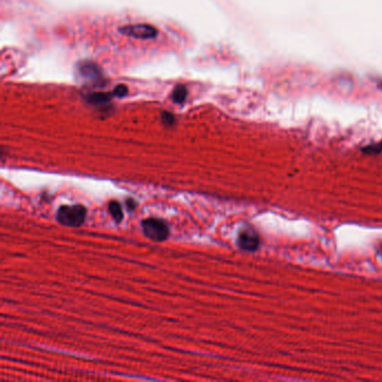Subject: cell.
<instances>
[{
  "label": "cell",
  "instance_id": "9",
  "mask_svg": "<svg viewBox=\"0 0 382 382\" xmlns=\"http://www.w3.org/2000/svg\"><path fill=\"white\" fill-rule=\"evenodd\" d=\"M381 150H382V143L381 142L376 143V145H370V146H368V147H365L362 149V151H365L366 154H369V155L379 154Z\"/></svg>",
  "mask_w": 382,
  "mask_h": 382
},
{
  "label": "cell",
  "instance_id": "4",
  "mask_svg": "<svg viewBox=\"0 0 382 382\" xmlns=\"http://www.w3.org/2000/svg\"><path fill=\"white\" fill-rule=\"evenodd\" d=\"M238 246L247 251H255L260 246V238L253 229H246L238 237Z\"/></svg>",
  "mask_w": 382,
  "mask_h": 382
},
{
  "label": "cell",
  "instance_id": "2",
  "mask_svg": "<svg viewBox=\"0 0 382 382\" xmlns=\"http://www.w3.org/2000/svg\"><path fill=\"white\" fill-rule=\"evenodd\" d=\"M141 226L145 236L152 241H164L169 236V228L164 220L149 218L143 220Z\"/></svg>",
  "mask_w": 382,
  "mask_h": 382
},
{
  "label": "cell",
  "instance_id": "5",
  "mask_svg": "<svg viewBox=\"0 0 382 382\" xmlns=\"http://www.w3.org/2000/svg\"><path fill=\"white\" fill-rule=\"evenodd\" d=\"M112 96H115L114 92L107 93V92H93L88 96V101L93 103V105H103L111 100Z\"/></svg>",
  "mask_w": 382,
  "mask_h": 382
},
{
  "label": "cell",
  "instance_id": "11",
  "mask_svg": "<svg viewBox=\"0 0 382 382\" xmlns=\"http://www.w3.org/2000/svg\"><path fill=\"white\" fill-rule=\"evenodd\" d=\"M163 121L167 126H172L175 123V118L173 115L168 114V112H164L163 114Z\"/></svg>",
  "mask_w": 382,
  "mask_h": 382
},
{
  "label": "cell",
  "instance_id": "12",
  "mask_svg": "<svg viewBox=\"0 0 382 382\" xmlns=\"http://www.w3.org/2000/svg\"><path fill=\"white\" fill-rule=\"evenodd\" d=\"M134 203H136V202H134V201L131 200V199H129V200H128V203H127L128 209H129V210H133L134 208H136V204H134Z\"/></svg>",
  "mask_w": 382,
  "mask_h": 382
},
{
  "label": "cell",
  "instance_id": "6",
  "mask_svg": "<svg viewBox=\"0 0 382 382\" xmlns=\"http://www.w3.org/2000/svg\"><path fill=\"white\" fill-rule=\"evenodd\" d=\"M187 97V89L185 88V85L179 84L177 87H175L172 93V99L175 103H183L186 100Z\"/></svg>",
  "mask_w": 382,
  "mask_h": 382
},
{
  "label": "cell",
  "instance_id": "10",
  "mask_svg": "<svg viewBox=\"0 0 382 382\" xmlns=\"http://www.w3.org/2000/svg\"><path fill=\"white\" fill-rule=\"evenodd\" d=\"M127 92H128V88L124 84L118 85V87L115 88V90H114V94L116 97H124V96H126V94H127Z\"/></svg>",
  "mask_w": 382,
  "mask_h": 382
},
{
  "label": "cell",
  "instance_id": "1",
  "mask_svg": "<svg viewBox=\"0 0 382 382\" xmlns=\"http://www.w3.org/2000/svg\"><path fill=\"white\" fill-rule=\"evenodd\" d=\"M87 217V209L83 205H63L57 211L56 220L65 227L78 228L84 223Z\"/></svg>",
  "mask_w": 382,
  "mask_h": 382
},
{
  "label": "cell",
  "instance_id": "7",
  "mask_svg": "<svg viewBox=\"0 0 382 382\" xmlns=\"http://www.w3.org/2000/svg\"><path fill=\"white\" fill-rule=\"evenodd\" d=\"M109 212L112 215V218L116 220V222H120L121 220L124 219V212H123V208L121 205L118 203V202L112 201L109 204Z\"/></svg>",
  "mask_w": 382,
  "mask_h": 382
},
{
  "label": "cell",
  "instance_id": "3",
  "mask_svg": "<svg viewBox=\"0 0 382 382\" xmlns=\"http://www.w3.org/2000/svg\"><path fill=\"white\" fill-rule=\"evenodd\" d=\"M121 34L129 37L133 38H141V39H149L154 38L158 34V30L156 27L147 24H137V25H128L123 26L119 28Z\"/></svg>",
  "mask_w": 382,
  "mask_h": 382
},
{
  "label": "cell",
  "instance_id": "8",
  "mask_svg": "<svg viewBox=\"0 0 382 382\" xmlns=\"http://www.w3.org/2000/svg\"><path fill=\"white\" fill-rule=\"evenodd\" d=\"M80 72H81V73H82V75L87 76L88 79H92L93 76H99V75H100V74H99V72H98V67L96 65H93V64L83 65L80 69Z\"/></svg>",
  "mask_w": 382,
  "mask_h": 382
}]
</instances>
